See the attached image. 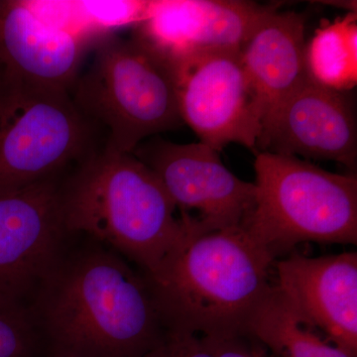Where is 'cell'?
<instances>
[{
  "label": "cell",
  "mask_w": 357,
  "mask_h": 357,
  "mask_svg": "<svg viewBox=\"0 0 357 357\" xmlns=\"http://www.w3.org/2000/svg\"><path fill=\"white\" fill-rule=\"evenodd\" d=\"M86 36L45 20L31 1L0 0V70L42 88L70 93Z\"/></svg>",
  "instance_id": "obj_13"
},
{
  "label": "cell",
  "mask_w": 357,
  "mask_h": 357,
  "mask_svg": "<svg viewBox=\"0 0 357 357\" xmlns=\"http://www.w3.org/2000/svg\"><path fill=\"white\" fill-rule=\"evenodd\" d=\"M246 333L271 357H351L303 321L274 284L251 314Z\"/></svg>",
  "instance_id": "obj_15"
},
{
  "label": "cell",
  "mask_w": 357,
  "mask_h": 357,
  "mask_svg": "<svg viewBox=\"0 0 357 357\" xmlns=\"http://www.w3.org/2000/svg\"><path fill=\"white\" fill-rule=\"evenodd\" d=\"M255 201L243 229L275 261L304 243H357V178L295 156L255 155Z\"/></svg>",
  "instance_id": "obj_5"
},
{
  "label": "cell",
  "mask_w": 357,
  "mask_h": 357,
  "mask_svg": "<svg viewBox=\"0 0 357 357\" xmlns=\"http://www.w3.org/2000/svg\"><path fill=\"white\" fill-rule=\"evenodd\" d=\"M275 6L241 0L150 1L137 34L172 63L199 54L239 51Z\"/></svg>",
  "instance_id": "obj_12"
},
{
  "label": "cell",
  "mask_w": 357,
  "mask_h": 357,
  "mask_svg": "<svg viewBox=\"0 0 357 357\" xmlns=\"http://www.w3.org/2000/svg\"><path fill=\"white\" fill-rule=\"evenodd\" d=\"M258 152L332 160L356 171V116L351 98L310 77L264 115Z\"/></svg>",
  "instance_id": "obj_10"
},
{
  "label": "cell",
  "mask_w": 357,
  "mask_h": 357,
  "mask_svg": "<svg viewBox=\"0 0 357 357\" xmlns=\"http://www.w3.org/2000/svg\"><path fill=\"white\" fill-rule=\"evenodd\" d=\"M150 1L86 0L75 1L77 15L86 31L107 32L114 28L140 24L146 20Z\"/></svg>",
  "instance_id": "obj_19"
},
{
  "label": "cell",
  "mask_w": 357,
  "mask_h": 357,
  "mask_svg": "<svg viewBox=\"0 0 357 357\" xmlns=\"http://www.w3.org/2000/svg\"><path fill=\"white\" fill-rule=\"evenodd\" d=\"M306 21L305 13H282L275 7L239 50L263 117L310 77Z\"/></svg>",
  "instance_id": "obj_14"
},
{
  "label": "cell",
  "mask_w": 357,
  "mask_h": 357,
  "mask_svg": "<svg viewBox=\"0 0 357 357\" xmlns=\"http://www.w3.org/2000/svg\"><path fill=\"white\" fill-rule=\"evenodd\" d=\"M63 177L0 192V297L29 305L67 243L60 201Z\"/></svg>",
  "instance_id": "obj_9"
},
{
  "label": "cell",
  "mask_w": 357,
  "mask_h": 357,
  "mask_svg": "<svg viewBox=\"0 0 357 357\" xmlns=\"http://www.w3.org/2000/svg\"><path fill=\"white\" fill-rule=\"evenodd\" d=\"M184 222L182 241L146 276L166 330L248 335L249 319L272 286L273 257L243 227L201 234Z\"/></svg>",
  "instance_id": "obj_2"
},
{
  "label": "cell",
  "mask_w": 357,
  "mask_h": 357,
  "mask_svg": "<svg viewBox=\"0 0 357 357\" xmlns=\"http://www.w3.org/2000/svg\"><path fill=\"white\" fill-rule=\"evenodd\" d=\"M61 210L70 236L114 251L151 276L187 227L153 171L133 154L102 147L66 173Z\"/></svg>",
  "instance_id": "obj_3"
},
{
  "label": "cell",
  "mask_w": 357,
  "mask_h": 357,
  "mask_svg": "<svg viewBox=\"0 0 357 357\" xmlns=\"http://www.w3.org/2000/svg\"><path fill=\"white\" fill-rule=\"evenodd\" d=\"M275 287L303 321L357 357V253L291 252L274 262Z\"/></svg>",
  "instance_id": "obj_11"
},
{
  "label": "cell",
  "mask_w": 357,
  "mask_h": 357,
  "mask_svg": "<svg viewBox=\"0 0 357 357\" xmlns=\"http://www.w3.org/2000/svg\"><path fill=\"white\" fill-rule=\"evenodd\" d=\"M70 95L102 132L105 147L119 153L132 154L143 141L184 124L175 66L137 33L98 40Z\"/></svg>",
  "instance_id": "obj_4"
},
{
  "label": "cell",
  "mask_w": 357,
  "mask_h": 357,
  "mask_svg": "<svg viewBox=\"0 0 357 357\" xmlns=\"http://www.w3.org/2000/svg\"><path fill=\"white\" fill-rule=\"evenodd\" d=\"M84 238L64 246L29 302L48 357L146 356L167 332L149 281Z\"/></svg>",
  "instance_id": "obj_1"
},
{
  "label": "cell",
  "mask_w": 357,
  "mask_h": 357,
  "mask_svg": "<svg viewBox=\"0 0 357 357\" xmlns=\"http://www.w3.org/2000/svg\"><path fill=\"white\" fill-rule=\"evenodd\" d=\"M267 354L249 335L213 337L167 331L158 345L145 357H269Z\"/></svg>",
  "instance_id": "obj_17"
},
{
  "label": "cell",
  "mask_w": 357,
  "mask_h": 357,
  "mask_svg": "<svg viewBox=\"0 0 357 357\" xmlns=\"http://www.w3.org/2000/svg\"><path fill=\"white\" fill-rule=\"evenodd\" d=\"M105 147L70 93L0 70V192L60 177Z\"/></svg>",
  "instance_id": "obj_6"
},
{
  "label": "cell",
  "mask_w": 357,
  "mask_h": 357,
  "mask_svg": "<svg viewBox=\"0 0 357 357\" xmlns=\"http://www.w3.org/2000/svg\"><path fill=\"white\" fill-rule=\"evenodd\" d=\"M173 64L181 117L199 142L217 151L237 143L257 154L263 114L239 51L199 54Z\"/></svg>",
  "instance_id": "obj_7"
},
{
  "label": "cell",
  "mask_w": 357,
  "mask_h": 357,
  "mask_svg": "<svg viewBox=\"0 0 357 357\" xmlns=\"http://www.w3.org/2000/svg\"><path fill=\"white\" fill-rule=\"evenodd\" d=\"M132 154L158 177L178 215L196 222L202 234L243 227L255 206V183L230 172L218 151L203 143L151 137Z\"/></svg>",
  "instance_id": "obj_8"
},
{
  "label": "cell",
  "mask_w": 357,
  "mask_h": 357,
  "mask_svg": "<svg viewBox=\"0 0 357 357\" xmlns=\"http://www.w3.org/2000/svg\"><path fill=\"white\" fill-rule=\"evenodd\" d=\"M310 77L328 88L345 91L357 81L356 13L321 27L307 44Z\"/></svg>",
  "instance_id": "obj_16"
},
{
  "label": "cell",
  "mask_w": 357,
  "mask_h": 357,
  "mask_svg": "<svg viewBox=\"0 0 357 357\" xmlns=\"http://www.w3.org/2000/svg\"><path fill=\"white\" fill-rule=\"evenodd\" d=\"M48 357L29 305L0 297V357Z\"/></svg>",
  "instance_id": "obj_18"
}]
</instances>
